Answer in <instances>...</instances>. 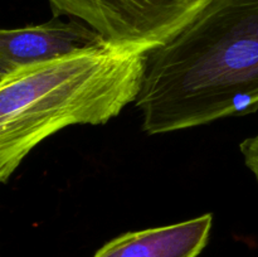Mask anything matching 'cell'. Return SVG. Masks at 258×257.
I'll list each match as a JSON object with an SVG mask.
<instances>
[{"label":"cell","instance_id":"6da1fadb","mask_svg":"<svg viewBox=\"0 0 258 257\" xmlns=\"http://www.w3.org/2000/svg\"><path fill=\"white\" fill-rule=\"evenodd\" d=\"M149 135L258 110V0H209L145 54L135 100Z\"/></svg>","mask_w":258,"mask_h":257},{"label":"cell","instance_id":"7a4b0ae2","mask_svg":"<svg viewBox=\"0 0 258 257\" xmlns=\"http://www.w3.org/2000/svg\"><path fill=\"white\" fill-rule=\"evenodd\" d=\"M145 54L105 44L23 70L0 82V183L71 125H102L135 102Z\"/></svg>","mask_w":258,"mask_h":257},{"label":"cell","instance_id":"3957f363","mask_svg":"<svg viewBox=\"0 0 258 257\" xmlns=\"http://www.w3.org/2000/svg\"><path fill=\"white\" fill-rule=\"evenodd\" d=\"M54 17L95 30L107 45L146 54L178 34L209 0H48Z\"/></svg>","mask_w":258,"mask_h":257},{"label":"cell","instance_id":"277c9868","mask_svg":"<svg viewBox=\"0 0 258 257\" xmlns=\"http://www.w3.org/2000/svg\"><path fill=\"white\" fill-rule=\"evenodd\" d=\"M106 43L80 20L54 17L43 24L0 29V77L78 52L95 49Z\"/></svg>","mask_w":258,"mask_h":257},{"label":"cell","instance_id":"5b68a950","mask_svg":"<svg viewBox=\"0 0 258 257\" xmlns=\"http://www.w3.org/2000/svg\"><path fill=\"white\" fill-rule=\"evenodd\" d=\"M211 213L170 226L127 232L103 244L93 257H198L211 236Z\"/></svg>","mask_w":258,"mask_h":257},{"label":"cell","instance_id":"8992f818","mask_svg":"<svg viewBox=\"0 0 258 257\" xmlns=\"http://www.w3.org/2000/svg\"><path fill=\"white\" fill-rule=\"evenodd\" d=\"M239 150L243 155L244 164L253 173L258 184V134L239 144Z\"/></svg>","mask_w":258,"mask_h":257},{"label":"cell","instance_id":"52a82bcc","mask_svg":"<svg viewBox=\"0 0 258 257\" xmlns=\"http://www.w3.org/2000/svg\"><path fill=\"white\" fill-rule=\"evenodd\" d=\"M2 81H3V78H2V77H0V82H2Z\"/></svg>","mask_w":258,"mask_h":257}]
</instances>
